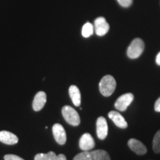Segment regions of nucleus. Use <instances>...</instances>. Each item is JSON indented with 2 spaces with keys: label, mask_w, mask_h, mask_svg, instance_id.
Masks as SVG:
<instances>
[{
  "label": "nucleus",
  "mask_w": 160,
  "mask_h": 160,
  "mask_svg": "<svg viewBox=\"0 0 160 160\" xmlns=\"http://www.w3.org/2000/svg\"><path fill=\"white\" fill-rule=\"evenodd\" d=\"M116 87H117L116 80L111 75L105 76L99 82L100 93L104 97H110V96L113 94L116 89Z\"/></svg>",
  "instance_id": "obj_1"
},
{
  "label": "nucleus",
  "mask_w": 160,
  "mask_h": 160,
  "mask_svg": "<svg viewBox=\"0 0 160 160\" xmlns=\"http://www.w3.org/2000/svg\"><path fill=\"white\" fill-rule=\"evenodd\" d=\"M144 49H145L144 42L139 38H137V39L133 40V42L128 48V57L131 59H137L143 53Z\"/></svg>",
  "instance_id": "obj_2"
},
{
  "label": "nucleus",
  "mask_w": 160,
  "mask_h": 160,
  "mask_svg": "<svg viewBox=\"0 0 160 160\" xmlns=\"http://www.w3.org/2000/svg\"><path fill=\"white\" fill-rule=\"evenodd\" d=\"M64 119L69 125L78 126L80 124V117L77 111L71 106L65 105L62 109Z\"/></svg>",
  "instance_id": "obj_3"
},
{
  "label": "nucleus",
  "mask_w": 160,
  "mask_h": 160,
  "mask_svg": "<svg viewBox=\"0 0 160 160\" xmlns=\"http://www.w3.org/2000/svg\"><path fill=\"white\" fill-rule=\"evenodd\" d=\"M133 99H134V96L131 93H128L122 95L116 101L114 105L115 108L119 111H125L133 101Z\"/></svg>",
  "instance_id": "obj_4"
},
{
  "label": "nucleus",
  "mask_w": 160,
  "mask_h": 160,
  "mask_svg": "<svg viewBox=\"0 0 160 160\" xmlns=\"http://www.w3.org/2000/svg\"><path fill=\"white\" fill-rule=\"evenodd\" d=\"M52 131H53V137L56 142L59 145H64L67 140V136H66V132L63 126L59 123L53 125L52 128Z\"/></svg>",
  "instance_id": "obj_5"
},
{
  "label": "nucleus",
  "mask_w": 160,
  "mask_h": 160,
  "mask_svg": "<svg viewBox=\"0 0 160 160\" xmlns=\"http://www.w3.org/2000/svg\"><path fill=\"white\" fill-rule=\"evenodd\" d=\"M79 145L83 151H90L95 147V142L90 133H85L80 138Z\"/></svg>",
  "instance_id": "obj_6"
},
{
  "label": "nucleus",
  "mask_w": 160,
  "mask_h": 160,
  "mask_svg": "<svg viewBox=\"0 0 160 160\" xmlns=\"http://www.w3.org/2000/svg\"><path fill=\"white\" fill-rule=\"evenodd\" d=\"M94 29L97 35L102 37L108 33L110 29L109 24L104 17H98L94 22Z\"/></svg>",
  "instance_id": "obj_7"
},
{
  "label": "nucleus",
  "mask_w": 160,
  "mask_h": 160,
  "mask_svg": "<svg viewBox=\"0 0 160 160\" xmlns=\"http://www.w3.org/2000/svg\"><path fill=\"white\" fill-rule=\"evenodd\" d=\"M108 133V126L105 118L100 117L97 120V134L99 139H105Z\"/></svg>",
  "instance_id": "obj_8"
},
{
  "label": "nucleus",
  "mask_w": 160,
  "mask_h": 160,
  "mask_svg": "<svg viewBox=\"0 0 160 160\" xmlns=\"http://www.w3.org/2000/svg\"><path fill=\"white\" fill-rule=\"evenodd\" d=\"M128 145V147L131 148V150H132L138 155H144L147 153V148H146L145 145L138 139H129Z\"/></svg>",
  "instance_id": "obj_9"
},
{
  "label": "nucleus",
  "mask_w": 160,
  "mask_h": 160,
  "mask_svg": "<svg viewBox=\"0 0 160 160\" xmlns=\"http://www.w3.org/2000/svg\"><path fill=\"white\" fill-rule=\"evenodd\" d=\"M47 101V95L44 91L38 92L35 95L33 101V109L35 111H39L43 108Z\"/></svg>",
  "instance_id": "obj_10"
},
{
  "label": "nucleus",
  "mask_w": 160,
  "mask_h": 160,
  "mask_svg": "<svg viewBox=\"0 0 160 160\" xmlns=\"http://www.w3.org/2000/svg\"><path fill=\"white\" fill-rule=\"evenodd\" d=\"M108 117L113 122V123H114L117 127L120 128L125 129L128 128L127 122L125 121V118L120 114L119 112L113 111L109 112Z\"/></svg>",
  "instance_id": "obj_11"
},
{
  "label": "nucleus",
  "mask_w": 160,
  "mask_h": 160,
  "mask_svg": "<svg viewBox=\"0 0 160 160\" xmlns=\"http://www.w3.org/2000/svg\"><path fill=\"white\" fill-rule=\"evenodd\" d=\"M0 142L6 145H15L19 142L17 136L7 131H0Z\"/></svg>",
  "instance_id": "obj_12"
},
{
  "label": "nucleus",
  "mask_w": 160,
  "mask_h": 160,
  "mask_svg": "<svg viewBox=\"0 0 160 160\" xmlns=\"http://www.w3.org/2000/svg\"><path fill=\"white\" fill-rule=\"evenodd\" d=\"M34 160H67L64 154L57 155L54 152L50 151L48 153H38L35 156Z\"/></svg>",
  "instance_id": "obj_13"
},
{
  "label": "nucleus",
  "mask_w": 160,
  "mask_h": 160,
  "mask_svg": "<svg viewBox=\"0 0 160 160\" xmlns=\"http://www.w3.org/2000/svg\"><path fill=\"white\" fill-rule=\"evenodd\" d=\"M69 95L73 105L79 107L81 105V93L79 88L76 85H71L69 88Z\"/></svg>",
  "instance_id": "obj_14"
},
{
  "label": "nucleus",
  "mask_w": 160,
  "mask_h": 160,
  "mask_svg": "<svg viewBox=\"0 0 160 160\" xmlns=\"http://www.w3.org/2000/svg\"><path fill=\"white\" fill-rule=\"evenodd\" d=\"M93 160H111V157L107 151L104 150H96L91 151Z\"/></svg>",
  "instance_id": "obj_15"
},
{
  "label": "nucleus",
  "mask_w": 160,
  "mask_h": 160,
  "mask_svg": "<svg viewBox=\"0 0 160 160\" xmlns=\"http://www.w3.org/2000/svg\"><path fill=\"white\" fill-rule=\"evenodd\" d=\"M94 31V27L91 23L87 22L83 25L82 29V35L85 38H88L93 33Z\"/></svg>",
  "instance_id": "obj_16"
},
{
  "label": "nucleus",
  "mask_w": 160,
  "mask_h": 160,
  "mask_svg": "<svg viewBox=\"0 0 160 160\" xmlns=\"http://www.w3.org/2000/svg\"><path fill=\"white\" fill-rule=\"evenodd\" d=\"M153 150L156 153H160V130L158 131L153 139Z\"/></svg>",
  "instance_id": "obj_17"
},
{
  "label": "nucleus",
  "mask_w": 160,
  "mask_h": 160,
  "mask_svg": "<svg viewBox=\"0 0 160 160\" xmlns=\"http://www.w3.org/2000/svg\"><path fill=\"white\" fill-rule=\"evenodd\" d=\"M73 160H93V159L91 151H82V153L75 156Z\"/></svg>",
  "instance_id": "obj_18"
},
{
  "label": "nucleus",
  "mask_w": 160,
  "mask_h": 160,
  "mask_svg": "<svg viewBox=\"0 0 160 160\" xmlns=\"http://www.w3.org/2000/svg\"><path fill=\"white\" fill-rule=\"evenodd\" d=\"M5 160H25L22 158H21L19 156L13 155V154H7L4 157Z\"/></svg>",
  "instance_id": "obj_19"
},
{
  "label": "nucleus",
  "mask_w": 160,
  "mask_h": 160,
  "mask_svg": "<svg viewBox=\"0 0 160 160\" xmlns=\"http://www.w3.org/2000/svg\"><path fill=\"white\" fill-rule=\"evenodd\" d=\"M117 2L119 3V5L122 6V7L128 8L131 5L133 0H117Z\"/></svg>",
  "instance_id": "obj_20"
},
{
  "label": "nucleus",
  "mask_w": 160,
  "mask_h": 160,
  "mask_svg": "<svg viewBox=\"0 0 160 160\" xmlns=\"http://www.w3.org/2000/svg\"><path fill=\"white\" fill-rule=\"evenodd\" d=\"M154 110L157 112H160V97L157 100L154 105Z\"/></svg>",
  "instance_id": "obj_21"
},
{
  "label": "nucleus",
  "mask_w": 160,
  "mask_h": 160,
  "mask_svg": "<svg viewBox=\"0 0 160 160\" xmlns=\"http://www.w3.org/2000/svg\"><path fill=\"white\" fill-rule=\"evenodd\" d=\"M156 62H157L158 65L160 66V52L157 54V57H156Z\"/></svg>",
  "instance_id": "obj_22"
}]
</instances>
